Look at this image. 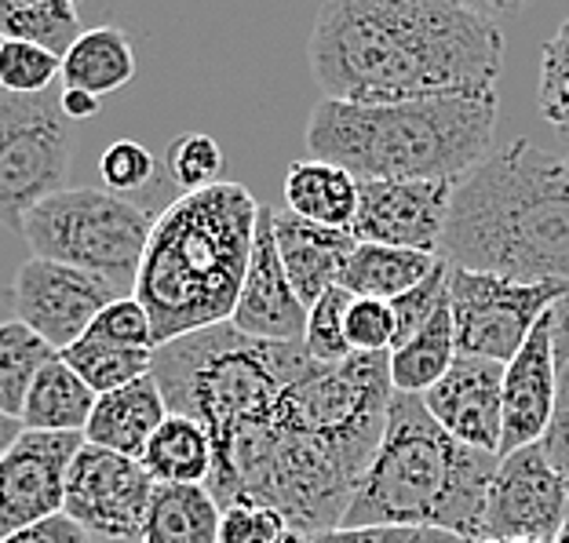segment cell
Here are the masks:
<instances>
[{
  "label": "cell",
  "mask_w": 569,
  "mask_h": 543,
  "mask_svg": "<svg viewBox=\"0 0 569 543\" xmlns=\"http://www.w3.org/2000/svg\"><path fill=\"white\" fill-rule=\"evenodd\" d=\"M164 164H168L172 183L183 193H198V190L223 183V179H219L223 175V150H219V142L204 132L176 135L164 150Z\"/></svg>",
  "instance_id": "obj_32"
},
{
  "label": "cell",
  "mask_w": 569,
  "mask_h": 543,
  "mask_svg": "<svg viewBox=\"0 0 569 543\" xmlns=\"http://www.w3.org/2000/svg\"><path fill=\"white\" fill-rule=\"evenodd\" d=\"M310 543H468L435 529H336V533L315 536Z\"/></svg>",
  "instance_id": "obj_41"
},
{
  "label": "cell",
  "mask_w": 569,
  "mask_h": 543,
  "mask_svg": "<svg viewBox=\"0 0 569 543\" xmlns=\"http://www.w3.org/2000/svg\"><path fill=\"white\" fill-rule=\"evenodd\" d=\"M548 463L555 474L569 485V365H559V398H555V412L545 438H540Z\"/></svg>",
  "instance_id": "obj_40"
},
{
  "label": "cell",
  "mask_w": 569,
  "mask_h": 543,
  "mask_svg": "<svg viewBox=\"0 0 569 543\" xmlns=\"http://www.w3.org/2000/svg\"><path fill=\"white\" fill-rule=\"evenodd\" d=\"M62 73V59L22 41H0V92L44 95Z\"/></svg>",
  "instance_id": "obj_34"
},
{
  "label": "cell",
  "mask_w": 569,
  "mask_h": 543,
  "mask_svg": "<svg viewBox=\"0 0 569 543\" xmlns=\"http://www.w3.org/2000/svg\"><path fill=\"white\" fill-rule=\"evenodd\" d=\"M427 412L457 442L500 456L503 442V365L486 358H457L423 394Z\"/></svg>",
  "instance_id": "obj_17"
},
{
  "label": "cell",
  "mask_w": 569,
  "mask_h": 543,
  "mask_svg": "<svg viewBox=\"0 0 569 543\" xmlns=\"http://www.w3.org/2000/svg\"><path fill=\"white\" fill-rule=\"evenodd\" d=\"M121 284L92 274V270L51 263L30 255L8 284V306L16 321L33 329L44 343L62 354L92 329V321L113 300H121Z\"/></svg>",
  "instance_id": "obj_11"
},
{
  "label": "cell",
  "mask_w": 569,
  "mask_h": 543,
  "mask_svg": "<svg viewBox=\"0 0 569 543\" xmlns=\"http://www.w3.org/2000/svg\"><path fill=\"white\" fill-rule=\"evenodd\" d=\"M241 335L267 343H303L307 332V306L296 295L289 274H284L278 241H274V209H260V223H256L252 260L244 270V284L230 318Z\"/></svg>",
  "instance_id": "obj_16"
},
{
  "label": "cell",
  "mask_w": 569,
  "mask_h": 543,
  "mask_svg": "<svg viewBox=\"0 0 569 543\" xmlns=\"http://www.w3.org/2000/svg\"><path fill=\"white\" fill-rule=\"evenodd\" d=\"M81 37V8L73 0H0V41L37 44L62 59Z\"/></svg>",
  "instance_id": "obj_28"
},
{
  "label": "cell",
  "mask_w": 569,
  "mask_h": 543,
  "mask_svg": "<svg viewBox=\"0 0 569 543\" xmlns=\"http://www.w3.org/2000/svg\"><path fill=\"white\" fill-rule=\"evenodd\" d=\"M99 175L110 193L128 198V193L142 190L153 179V158L142 142L118 139V142H110L107 153L99 158Z\"/></svg>",
  "instance_id": "obj_39"
},
{
  "label": "cell",
  "mask_w": 569,
  "mask_h": 543,
  "mask_svg": "<svg viewBox=\"0 0 569 543\" xmlns=\"http://www.w3.org/2000/svg\"><path fill=\"white\" fill-rule=\"evenodd\" d=\"M168 420L164 394L153 376L121 386L113 394H102L96 402L92 420L84 426V442L107 452H118L128 460H142L150 438L161 431Z\"/></svg>",
  "instance_id": "obj_20"
},
{
  "label": "cell",
  "mask_w": 569,
  "mask_h": 543,
  "mask_svg": "<svg viewBox=\"0 0 569 543\" xmlns=\"http://www.w3.org/2000/svg\"><path fill=\"white\" fill-rule=\"evenodd\" d=\"M150 230V212L132 198L110 193L107 187L62 190L22 219L30 255L92 270L118 284H136Z\"/></svg>",
  "instance_id": "obj_8"
},
{
  "label": "cell",
  "mask_w": 569,
  "mask_h": 543,
  "mask_svg": "<svg viewBox=\"0 0 569 543\" xmlns=\"http://www.w3.org/2000/svg\"><path fill=\"white\" fill-rule=\"evenodd\" d=\"M219 543H310V540L303 533H296L278 511L238 500V503H230V507H223Z\"/></svg>",
  "instance_id": "obj_35"
},
{
  "label": "cell",
  "mask_w": 569,
  "mask_h": 543,
  "mask_svg": "<svg viewBox=\"0 0 569 543\" xmlns=\"http://www.w3.org/2000/svg\"><path fill=\"white\" fill-rule=\"evenodd\" d=\"M158 482L139 460L118 456V452L81 445L73 456L67 477V503L62 514L84 529V533L139 543L142 525H147L150 500Z\"/></svg>",
  "instance_id": "obj_13"
},
{
  "label": "cell",
  "mask_w": 569,
  "mask_h": 543,
  "mask_svg": "<svg viewBox=\"0 0 569 543\" xmlns=\"http://www.w3.org/2000/svg\"><path fill=\"white\" fill-rule=\"evenodd\" d=\"M0 543H92L81 525H77L70 514H56V519H44L30 529H19V533L4 536Z\"/></svg>",
  "instance_id": "obj_42"
},
{
  "label": "cell",
  "mask_w": 569,
  "mask_h": 543,
  "mask_svg": "<svg viewBox=\"0 0 569 543\" xmlns=\"http://www.w3.org/2000/svg\"><path fill=\"white\" fill-rule=\"evenodd\" d=\"M511 8L457 0H329L307 41L326 99L355 107L497 92Z\"/></svg>",
  "instance_id": "obj_2"
},
{
  "label": "cell",
  "mask_w": 569,
  "mask_h": 543,
  "mask_svg": "<svg viewBox=\"0 0 569 543\" xmlns=\"http://www.w3.org/2000/svg\"><path fill=\"white\" fill-rule=\"evenodd\" d=\"M497 92L431 95L387 107L321 99L307 118L315 161L366 179H463L493 153Z\"/></svg>",
  "instance_id": "obj_6"
},
{
  "label": "cell",
  "mask_w": 569,
  "mask_h": 543,
  "mask_svg": "<svg viewBox=\"0 0 569 543\" xmlns=\"http://www.w3.org/2000/svg\"><path fill=\"white\" fill-rule=\"evenodd\" d=\"M84 434L22 431L0 460V540L62 514L67 477Z\"/></svg>",
  "instance_id": "obj_15"
},
{
  "label": "cell",
  "mask_w": 569,
  "mask_h": 543,
  "mask_svg": "<svg viewBox=\"0 0 569 543\" xmlns=\"http://www.w3.org/2000/svg\"><path fill=\"white\" fill-rule=\"evenodd\" d=\"M562 161H566V172H569V150H566V158H562Z\"/></svg>",
  "instance_id": "obj_47"
},
{
  "label": "cell",
  "mask_w": 569,
  "mask_h": 543,
  "mask_svg": "<svg viewBox=\"0 0 569 543\" xmlns=\"http://www.w3.org/2000/svg\"><path fill=\"white\" fill-rule=\"evenodd\" d=\"M62 361H67L77 376L102 398V394L121 391V386L136 383L142 376H150L153 351H132V346L107 343V340H99V335L84 332L73 346L62 351Z\"/></svg>",
  "instance_id": "obj_30"
},
{
  "label": "cell",
  "mask_w": 569,
  "mask_h": 543,
  "mask_svg": "<svg viewBox=\"0 0 569 543\" xmlns=\"http://www.w3.org/2000/svg\"><path fill=\"white\" fill-rule=\"evenodd\" d=\"M438 255L471 274L569 284L566 161L515 139L457 179Z\"/></svg>",
  "instance_id": "obj_3"
},
{
  "label": "cell",
  "mask_w": 569,
  "mask_h": 543,
  "mask_svg": "<svg viewBox=\"0 0 569 543\" xmlns=\"http://www.w3.org/2000/svg\"><path fill=\"white\" fill-rule=\"evenodd\" d=\"M355 295L336 284L321 300L307 310V332H303V351L321 361V365H340V361L355 358L347 346V310H351Z\"/></svg>",
  "instance_id": "obj_31"
},
{
  "label": "cell",
  "mask_w": 569,
  "mask_h": 543,
  "mask_svg": "<svg viewBox=\"0 0 569 543\" xmlns=\"http://www.w3.org/2000/svg\"><path fill=\"white\" fill-rule=\"evenodd\" d=\"M70 158L73 135L59 95L0 92V227L22 234V219L67 190Z\"/></svg>",
  "instance_id": "obj_9"
},
{
  "label": "cell",
  "mask_w": 569,
  "mask_h": 543,
  "mask_svg": "<svg viewBox=\"0 0 569 543\" xmlns=\"http://www.w3.org/2000/svg\"><path fill=\"white\" fill-rule=\"evenodd\" d=\"M457 179H366L358 183V244L438 255Z\"/></svg>",
  "instance_id": "obj_14"
},
{
  "label": "cell",
  "mask_w": 569,
  "mask_h": 543,
  "mask_svg": "<svg viewBox=\"0 0 569 543\" xmlns=\"http://www.w3.org/2000/svg\"><path fill=\"white\" fill-rule=\"evenodd\" d=\"M566 503L569 485L555 474L540 445L500 456L478 519V543H555Z\"/></svg>",
  "instance_id": "obj_12"
},
{
  "label": "cell",
  "mask_w": 569,
  "mask_h": 543,
  "mask_svg": "<svg viewBox=\"0 0 569 543\" xmlns=\"http://www.w3.org/2000/svg\"><path fill=\"white\" fill-rule=\"evenodd\" d=\"M555 543H569V503H566V519H562V529H559V540Z\"/></svg>",
  "instance_id": "obj_46"
},
{
  "label": "cell",
  "mask_w": 569,
  "mask_h": 543,
  "mask_svg": "<svg viewBox=\"0 0 569 543\" xmlns=\"http://www.w3.org/2000/svg\"><path fill=\"white\" fill-rule=\"evenodd\" d=\"M482 543H493V540H482Z\"/></svg>",
  "instance_id": "obj_48"
},
{
  "label": "cell",
  "mask_w": 569,
  "mask_h": 543,
  "mask_svg": "<svg viewBox=\"0 0 569 543\" xmlns=\"http://www.w3.org/2000/svg\"><path fill=\"white\" fill-rule=\"evenodd\" d=\"M569 292V284H519L497 274H471L449 267V310L457 351L508 365L548 318V310Z\"/></svg>",
  "instance_id": "obj_10"
},
{
  "label": "cell",
  "mask_w": 569,
  "mask_h": 543,
  "mask_svg": "<svg viewBox=\"0 0 569 543\" xmlns=\"http://www.w3.org/2000/svg\"><path fill=\"white\" fill-rule=\"evenodd\" d=\"M96 402L99 394L59 354L33 380V391L22 409V426L44 434H84V426L96 412Z\"/></svg>",
  "instance_id": "obj_23"
},
{
  "label": "cell",
  "mask_w": 569,
  "mask_h": 543,
  "mask_svg": "<svg viewBox=\"0 0 569 543\" xmlns=\"http://www.w3.org/2000/svg\"><path fill=\"white\" fill-rule=\"evenodd\" d=\"M303 343H267L216 325L153 351L150 376L158 380L172 416H187L212 442L209 493L223 500L230 477L260 442L278 398L310 365Z\"/></svg>",
  "instance_id": "obj_5"
},
{
  "label": "cell",
  "mask_w": 569,
  "mask_h": 543,
  "mask_svg": "<svg viewBox=\"0 0 569 543\" xmlns=\"http://www.w3.org/2000/svg\"><path fill=\"white\" fill-rule=\"evenodd\" d=\"M457 358H460V351H457V332H452V310L446 303L417 335H412L409 343L391 351L395 394L423 398L452 369V361Z\"/></svg>",
  "instance_id": "obj_27"
},
{
  "label": "cell",
  "mask_w": 569,
  "mask_h": 543,
  "mask_svg": "<svg viewBox=\"0 0 569 543\" xmlns=\"http://www.w3.org/2000/svg\"><path fill=\"white\" fill-rule=\"evenodd\" d=\"M136 77V48L128 41V33L118 26H96L84 30L67 56H62V81L67 88L88 95H110Z\"/></svg>",
  "instance_id": "obj_25"
},
{
  "label": "cell",
  "mask_w": 569,
  "mask_h": 543,
  "mask_svg": "<svg viewBox=\"0 0 569 543\" xmlns=\"http://www.w3.org/2000/svg\"><path fill=\"white\" fill-rule=\"evenodd\" d=\"M449 303V263L442 260V267L435 270L431 278L423 284H417L412 292L398 295L391 300V310H395V325H398V335H395V351L402 343H409L412 335H417L427 321H431L438 310Z\"/></svg>",
  "instance_id": "obj_36"
},
{
  "label": "cell",
  "mask_w": 569,
  "mask_h": 543,
  "mask_svg": "<svg viewBox=\"0 0 569 543\" xmlns=\"http://www.w3.org/2000/svg\"><path fill=\"white\" fill-rule=\"evenodd\" d=\"M548 321H551L555 358H559V365H569V292L548 310Z\"/></svg>",
  "instance_id": "obj_43"
},
{
  "label": "cell",
  "mask_w": 569,
  "mask_h": 543,
  "mask_svg": "<svg viewBox=\"0 0 569 543\" xmlns=\"http://www.w3.org/2000/svg\"><path fill=\"white\" fill-rule=\"evenodd\" d=\"M347 346L351 354H391L395 351V310L383 300H351L347 310Z\"/></svg>",
  "instance_id": "obj_37"
},
{
  "label": "cell",
  "mask_w": 569,
  "mask_h": 543,
  "mask_svg": "<svg viewBox=\"0 0 569 543\" xmlns=\"http://www.w3.org/2000/svg\"><path fill=\"white\" fill-rule=\"evenodd\" d=\"M22 431H26L22 420H11V416H4V412H0V460H4V452L19 442Z\"/></svg>",
  "instance_id": "obj_45"
},
{
  "label": "cell",
  "mask_w": 569,
  "mask_h": 543,
  "mask_svg": "<svg viewBox=\"0 0 569 543\" xmlns=\"http://www.w3.org/2000/svg\"><path fill=\"white\" fill-rule=\"evenodd\" d=\"M442 267V255L387 249V244H358L351 263H347L340 284L358 300H383L391 303L398 295L412 292L435 270Z\"/></svg>",
  "instance_id": "obj_22"
},
{
  "label": "cell",
  "mask_w": 569,
  "mask_h": 543,
  "mask_svg": "<svg viewBox=\"0 0 569 543\" xmlns=\"http://www.w3.org/2000/svg\"><path fill=\"white\" fill-rule=\"evenodd\" d=\"M142 467L158 485H209L212 477V442L198 423L187 416H172L150 438L142 452Z\"/></svg>",
  "instance_id": "obj_26"
},
{
  "label": "cell",
  "mask_w": 569,
  "mask_h": 543,
  "mask_svg": "<svg viewBox=\"0 0 569 543\" xmlns=\"http://www.w3.org/2000/svg\"><path fill=\"white\" fill-rule=\"evenodd\" d=\"M274 241L300 303L310 310L329 289H336L343 278L347 263L358 249L351 230H332L307 223V219L292 215L289 209H274Z\"/></svg>",
  "instance_id": "obj_19"
},
{
  "label": "cell",
  "mask_w": 569,
  "mask_h": 543,
  "mask_svg": "<svg viewBox=\"0 0 569 543\" xmlns=\"http://www.w3.org/2000/svg\"><path fill=\"white\" fill-rule=\"evenodd\" d=\"M391 398V354L310 361L284 386L219 507L249 500L278 511L307 540L336 533L383 442Z\"/></svg>",
  "instance_id": "obj_1"
},
{
  "label": "cell",
  "mask_w": 569,
  "mask_h": 543,
  "mask_svg": "<svg viewBox=\"0 0 569 543\" xmlns=\"http://www.w3.org/2000/svg\"><path fill=\"white\" fill-rule=\"evenodd\" d=\"M284 209L307 223L351 230L358 215V179L329 161H292L284 172Z\"/></svg>",
  "instance_id": "obj_21"
},
{
  "label": "cell",
  "mask_w": 569,
  "mask_h": 543,
  "mask_svg": "<svg viewBox=\"0 0 569 543\" xmlns=\"http://www.w3.org/2000/svg\"><path fill=\"white\" fill-rule=\"evenodd\" d=\"M537 107L540 118L569 142V19L555 30V37L540 51Z\"/></svg>",
  "instance_id": "obj_33"
},
{
  "label": "cell",
  "mask_w": 569,
  "mask_h": 543,
  "mask_svg": "<svg viewBox=\"0 0 569 543\" xmlns=\"http://www.w3.org/2000/svg\"><path fill=\"white\" fill-rule=\"evenodd\" d=\"M500 456L457 442L423 398L395 394L383 442L340 529H435L478 543V519Z\"/></svg>",
  "instance_id": "obj_7"
},
{
  "label": "cell",
  "mask_w": 569,
  "mask_h": 543,
  "mask_svg": "<svg viewBox=\"0 0 569 543\" xmlns=\"http://www.w3.org/2000/svg\"><path fill=\"white\" fill-rule=\"evenodd\" d=\"M260 209L249 187L223 179L209 190L179 193L153 219L132 284L150 314L153 343H172L234 318Z\"/></svg>",
  "instance_id": "obj_4"
},
{
  "label": "cell",
  "mask_w": 569,
  "mask_h": 543,
  "mask_svg": "<svg viewBox=\"0 0 569 543\" xmlns=\"http://www.w3.org/2000/svg\"><path fill=\"white\" fill-rule=\"evenodd\" d=\"M223 507L209 485H158L139 543H219Z\"/></svg>",
  "instance_id": "obj_24"
},
{
  "label": "cell",
  "mask_w": 569,
  "mask_h": 543,
  "mask_svg": "<svg viewBox=\"0 0 569 543\" xmlns=\"http://www.w3.org/2000/svg\"><path fill=\"white\" fill-rule=\"evenodd\" d=\"M92 335L107 343H118V346H132V351H158V343H153V325H150V314L147 306H142L136 295H121V300H113L102 314L92 321Z\"/></svg>",
  "instance_id": "obj_38"
},
{
  "label": "cell",
  "mask_w": 569,
  "mask_h": 543,
  "mask_svg": "<svg viewBox=\"0 0 569 543\" xmlns=\"http://www.w3.org/2000/svg\"><path fill=\"white\" fill-rule=\"evenodd\" d=\"M555 398H559V358L551 343V321L545 318L526 346L503 365V442L500 456L540 445Z\"/></svg>",
  "instance_id": "obj_18"
},
{
  "label": "cell",
  "mask_w": 569,
  "mask_h": 543,
  "mask_svg": "<svg viewBox=\"0 0 569 543\" xmlns=\"http://www.w3.org/2000/svg\"><path fill=\"white\" fill-rule=\"evenodd\" d=\"M59 107H62V113H67V121H88L99 113L102 99L88 95V92H77V88H67V92L59 95Z\"/></svg>",
  "instance_id": "obj_44"
},
{
  "label": "cell",
  "mask_w": 569,
  "mask_h": 543,
  "mask_svg": "<svg viewBox=\"0 0 569 543\" xmlns=\"http://www.w3.org/2000/svg\"><path fill=\"white\" fill-rule=\"evenodd\" d=\"M59 351L44 343L22 321H0V412L11 420H22L26 398L33 391V380L41 376L48 361H56Z\"/></svg>",
  "instance_id": "obj_29"
}]
</instances>
